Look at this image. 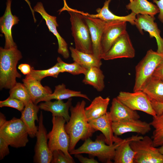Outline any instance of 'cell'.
Masks as SVG:
<instances>
[{
  "mask_svg": "<svg viewBox=\"0 0 163 163\" xmlns=\"http://www.w3.org/2000/svg\"><path fill=\"white\" fill-rule=\"evenodd\" d=\"M86 102H78L75 106H72L69 121L65 125V129L70 139L69 153L75 149L80 140L85 141L96 131L88 121L85 112Z\"/></svg>",
  "mask_w": 163,
  "mask_h": 163,
  "instance_id": "1",
  "label": "cell"
},
{
  "mask_svg": "<svg viewBox=\"0 0 163 163\" xmlns=\"http://www.w3.org/2000/svg\"><path fill=\"white\" fill-rule=\"evenodd\" d=\"M22 57L17 47L5 49L0 48V88L10 89L17 82V78L21 75L16 67L18 61Z\"/></svg>",
  "mask_w": 163,
  "mask_h": 163,
  "instance_id": "2",
  "label": "cell"
},
{
  "mask_svg": "<svg viewBox=\"0 0 163 163\" xmlns=\"http://www.w3.org/2000/svg\"><path fill=\"white\" fill-rule=\"evenodd\" d=\"M64 5L59 11H67L70 15L72 34L73 37L75 48L88 53L93 54L92 43L89 27L83 17L77 10L69 7L66 0Z\"/></svg>",
  "mask_w": 163,
  "mask_h": 163,
  "instance_id": "3",
  "label": "cell"
},
{
  "mask_svg": "<svg viewBox=\"0 0 163 163\" xmlns=\"http://www.w3.org/2000/svg\"><path fill=\"white\" fill-rule=\"evenodd\" d=\"M125 140L122 139L109 145L106 143L103 135L101 134L97 136L95 141H93L90 138L87 139L81 146L72 151L69 153L70 155L88 154L97 157L99 160L102 162L112 163L116 149Z\"/></svg>",
  "mask_w": 163,
  "mask_h": 163,
  "instance_id": "4",
  "label": "cell"
},
{
  "mask_svg": "<svg viewBox=\"0 0 163 163\" xmlns=\"http://www.w3.org/2000/svg\"><path fill=\"white\" fill-rule=\"evenodd\" d=\"M163 60V54L152 50H148L145 56L136 66L133 92L142 91L148 79L158 65Z\"/></svg>",
  "mask_w": 163,
  "mask_h": 163,
  "instance_id": "5",
  "label": "cell"
},
{
  "mask_svg": "<svg viewBox=\"0 0 163 163\" xmlns=\"http://www.w3.org/2000/svg\"><path fill=\"white\" fill-rule=\"evenodd\" d=\"M28 135L26 127L20 118L13 117L0 127V136L14 148L25 146L29 141Z\"/></svg>",
  "mask_w": 163,
  "mask_h": 163,
  "instance_id": "6",
  "label": "cell"
},
{
  "mask_svg": "<svg viewBox=\"0 0 163 163\" xmlns=\"http://www.w3.org/2000/svg\"><path fill=\"white\" fill-rule=\"evenodd\" d=\"M130 145L136 152L135 163H163V155L153 145L152 139L148 136L132 140Z\"/></svg>",
  "mask_w": 163,
  "mask_h": 163,
  "instance_id": "7",
  "label": "cell"
},
{
  "mask_svg": "<svg viewBox=\"0 0 163 163\" xmlns=\"http://www.w3.org/2000/svg\"><path fill=\"white\" fill-rule=\"evenodd\" d=\"M52 121V129L47 134L49 149L52 152L60 150L68 158L72 159L69 151L70 139L65 129L66 120L62 117L53 116Z\"/></svg>",
  "mask_w": 163,
  "mask_h": 163,
  "instance_id": "8",
  "label": "cell"
},
{
  "mask_svg": "<svg viewBox=\"0 0 163 163\" xmlns=\"http://www.w3.org/2000/svg\"><path fill=\"white\" fill-rule=\"evenodd\" d=\"M117 98L133 110L143 111L153 117L157 116L152 107L150 98L142 91L133 93L120 91Z\"/></svg>",
  "mask_w": 163,
  "mask_h": 163,
  "instance_id": "9",
  "label": "cell"
},
{
  "mask_svg": "<svg viewBox=\"0 0 163 163\" xmlns=\"http://www.w3.org/2000/svg\"><path fill=\"white\" fill-rule=\"evenodd\" d=\"M135 55V51L127 31L119 36L109 50L100 58L105 60L120 58H132Z\"/></svg>",
  "mask_w": 163,
  "mask_h": 163,
  "instance_id": "10",
  "label": "cell"
},
{
  "mask_svg": "<svg viewBox=\"0 0 163 163\" xmlns=\"http://www.w3.org/2000/svg\"><path fill=\"white\" fill-rule=\"evenodd\" d=\"M38 122L34 162L36 163H50L52 158V152L48 146L47 133L43 123V116L42 111L40 113Z\"/></svg>",
  "mask_w": 163,
  "mask_h": 163,
  "instance_id": "11",
  "label": "cell"
},
{
  "mask_svg": "<svg viewBox=\"0 0 163 163\" xmlns=\"http://www.w3.org/2000/svg\"><path fill=\"white\" fill-rule=\"evenodd\" d=\"M34 11L39 13L45 21L49 30L56 37L58 42V53L65 59L69 56L68 44L65 40L61 37L57 29L58 24L57 22L56 17L49 14L45 11L43 3L38 2L34 8Z\"/></svg>",
  "mask_w": 163,
  "mask_h": 163,
  "instance_id": "12",
  "label": "cell"
},
{
  "mask_svg": "<svg viewBox=\"0 0 163 163\" xmlns=\"http://www.w3.org/2000/svg\"><path fill=\"white\" fill-rule=\"evenodd\" d=\"M155 20L154 16L138 14L135 20V25L142 34L144 30L149 33L151 37L155 38L158 47L157 51L163 54V38L160 36V31L155 22Z\"/></svg>",
  "mask_w": 163,
  "mask_h": 163,
  "instance_id": "13",
  "label": "cell"
},
{
  "mask_svg": "<svg viewBox=\"0 0 163 163\" xmlns=\"http://www.w3.org/2000/svg\"><path fill=\"white\" fill-rule=\"evenodd\" d=\"M126 21H114L108 22L101 37V56L109 50L119 36L126 31Z\"/></svg>",
  "mask_w": 163,
  "mask_h": 163,
  "instance_id": "14",
  "label": "cell"
},
{
  "mask_svg": "<svg viewBox=\"0 0 163 163\" xmlns=\"http://www.w3.org/2000/svg\"><path fill=\"white\" fill-rule=\"evenodd\" d=\"M82 15L89 28L92 43L93 54L100 59L101 37L108 22L98 18Z\"/></svg>",
  "mask_w": 163,
  "mask_h": 163,
  "instance_id": "15",
  "label": "cell"
},
{
  "mask_svg": "<svg viewBox=\"0 0 163 163\" xmlns=\"http://www.w3.org/2000/svg\"><path fill=\"white\" fill-rule=\"evenodd\" d=\"M11 2L12 0H7L4 14L0 18V30L5 37V43L4 48L5 49L17 47L12 38L11 29L14 25L18 23L19 20L18 17L12 14Z\"/></svg>",
  "mask_w": 163,
  "mask_h": 163,
  "instance_id": "16",
  "label": "cell"
},
{
  "mask_svg": "<svg viewBox=\"0 0 163 163\" xmlns=\"http://www.w3.org/2000/svg\"><path fill=\"white\" fill-rule=\"evenodd\" d=\"M112 128L113 133L116 136L129 132L136 133L144 135L151 129L150 123L139 119L113 122Z\"/></svg>",
  "mask_w": 163,
  "mask_h": 163,
  "instance_id": "17",
  "label": "cell"
},
{
  "mask_svg": "<svg viewBox=\"0 0 163 163\" xmlns=\"http://www.w3.org/2000/svg\"><path fill=\"white\" fill-rule=\"evenodd\" d=\"M113 121L109 112L100 117L89 122L96 131H100L104 136L106 143L109 145L122 139L114 135L112 128Z\"/></svg>",
  "mask_w": 163,
  "mask_h": 163,
  "instance_id": "18",
  "label": "cell"
},
{
  "mask_svg": "<svg viewBox=\"0 0 163 163\" xmlns=\"http://www.w3.org/2000/svg\"><path fill=\"white\" fill-rule=\"evenodd\" d=\"M112 0H106L103 7L97 8L96 11L97 13L91 14L87 13L78 10L82 14L93 18H98L106 21H121L128 22L132 25H135V20L136 15L133 12L125 16H119L114 14L110 10L109 5Z\"/></svg>",
  "mask_w": 163,
  "mask_h": 163,
  "instance_id": "19",
  "label": "cell"
},
{
  "mask_svg": "<svg viewBox=\"0 0 163 163\" xmlns=\"http://www.w3.org/2000/svg\"><path fill=\"white\" fill-rule=\"evenodd\" d=\"M39 109V106L30 100L21 112L20 119L25 125L29 136L31 138L36 136L38 131V126L36 125L35 122L39 120L37 114Z\"/></svg>",
  "mask_w": 163,
  "mask_h": 163,
  "instance_id": "20",
  "label": "cell"
},
{
  "mask_svg": "<svg viewBox=\"0 0 163 163\" xmlns=\"http://www.w3.org/2000/svg\"><path fill=\"white\" fill-rule=\"evenodd\" d=\"M72 100L71 98L66 102L59 100L53 102L46 101L40 103L38 106L41 110L51 112L53 117H63L67 122L70 118L69 110L72 106Z\"/></svg>",
  "mask_w": 163,
  "mask_h": 163,
  "instance_id": "21",
  "label": "cell"
},
{
  "mask_svg": "<svg viewBox=\"0 0 163 163\" xmlns=\"http://www.w3.org/2000/svg\"><path fill=\"white\" fill-rule=\"evenodd\" d=\"M27 88L32 101L37 104L40 100L52 93L51 88L47 86H43L40 82L35 79L29 75H27L22 80Z\"/></svg>",
  "mask_w": 163,
  "mask_h": 163,
  "instance_id": "22",
  "label": "cell"
},
{
  "mask_svg": "<svg viewBox=\"0 0 163 163\" xmlns=\"http://www.w3.org/2000/svg\"><path fill=\"white\" fill-rule=\"evenodd\" d=\"M109 112L113 122L127 120H138L140 117L136 111L130 109L117 97L113 99Z\"/></svg>",
  "mask_w": 163,
  "mask_h": 163,
  "instance_id": "23",
  "label": "cell"
},
{
  "mask_svg": "<svg viewBox=\"0 0 163 163\" xmlns=\"http://www.w3.org/2000/svg\"><path fill=\"white\" fill-rule=\"evenodd\" d=\"M142 136L133 135L125 139V141L116 149L113 159L114 163H134L135 156L136 152L131 148V142L133 140L142 139Z\"/></svg>",
  "mask_w": 163,
  "mask_h": 163,
  "instance_id": "24",
  "label": "cell"
},
{
  "mask_svg": "<svg viewBox=\"0 0 163 163\" xmlns=\"http://www.w3.org/2000/svg\"><path fill=\"white\" fill-rule=\"evenodd\" d=\"M110 98L101 96L95 97L90 105L85 108V112L88 122L98 118L107 112Z\"/></svg>",
  "mask_w": 163,
  "mask_h": 163,
  "instance_id": "25",
  "label": "cell"
},
{
  "mask_svg": "<svg viewBox=\"0 0 163 163\" xmlns=\"http://www.w3.org/2000/svg\"><path fill=\"white\" fill-rule=\"evenodd\" d=\"M150 100L163 103V81L152 75L146 81L142 90Z\"/></svg>",
  "mask_w": 163,
  "mask_h": 163,
  "instance_id": "26",
  "label": "cell"
},
{
  "mask_svg": "<svg viewBox=\"0 0 163 163\" xmlns=\"http://www.w3.org/2000/svg\"><path fill=\"white\" fill-rule=\"evenodd\" d=\"M69 50L74 61L87 69L93 67L100 68L102 65L101 59L93 54L79 51L72 46L70 47Z\"/></svg>",
  "mask_w": 163,
  "mask_h": 163,
  "instance_id": "27",
  "label": "cell"
},
{
  "mask_svg": "<svg viewBox=\"0 0 163 163\" xmlns=\"http://www.w3.org/2000/svg\"><path fill=\"white\" fill-rule=\"evenodd\" d=\"M74 97H82L90 101V98L86 95L83 94L80 91L66 88L65 85L62 84L56 86L54 92L41 99L39 102L51 101L52 99L62 100L69 99Z\"/></svg>",
  "mask_w": 163,
  "mask_h": 163,
  "instance_id": "28",
  "label": "cell"
},
{
  "mask_svg": "<svg viewBox=\"0 0 163 163\" xmlns=\"http://www.w3.org/2000/svg\"><path fill=\"white\" fill-rule=\"evenodd\" d=\"M82 82L92 86L98 91H102L105 87L104 75L100 68L93 67L87 69Z\"/></svg>",
  "mask_w": 163,
  "mask_h": 163,
  "instance_id": "29",
  "label": "cell"
},
{
  "mask_svg": "<svg viewBox=\"0 0 163 163\" xmlns=\"http://www.w3.org/2000/svg\"><path fill=\"white\" fill-rule=\"evenodd\" d=\"M126 8L136 15L147 14L154 16L159 13L157 6L147 0H133L126 5Z\"/></svg>",
  "mask_w": 163,
  "mask_h": 163,
  "instance_id": "30",
  "label": "cell"
},
{
  "mask_svg": "<svg viewBox=\"0 0 163 163\" xmlns=\"http://www.w3.org/2000/svg\"><path fill=\"white\" fill-rule=\"evenodd\" d=\"M150 124L154 128L152 139L153 146H161L163 144V112L160 115L153 117Z\"/></svg>",
  "mask_w": 163,
  "mask_h": 163,
  "instance_id": "31",
  "label": "cell"
},
{
  "mask_svg": "<svg viewBox=\"0 0 163 163\" xmlns=\"http://www.w3.org/2000/svg\"><path fill=\"white\" fill-rule=\"evenodd\" d=\"M60 73H62L60 66L57 62L53 66L45 70H36L33 67H31V72L28 75L41 82L43 78L47 76L57 78Z\"/></svg>",
  "mask_w": 163,
  "mask_h": 163,
  "instance_id": "32",
  "label": "cell"
},
{
  "mask_svg": "<svg viewBox=\"0 0 163 163\" xmlns=\"http://www.w3.org/2000/svg\"><path fill=\"white\" fill-rule=\"evenodd\" d=\"M9 93L10 96L23 102L25 106L31 100L29 92L23 83L17 82L10 89Z\"/></svg>",
  "mask_w": 163,
  "mask_h": 163,
  "instance_id": "33",
  "label": "cell"
},
{
  "mask_svg": "<svg viewBox=\"0 0 163 163\" xmlns=\"http://www.w3.org/2000/svg\"><path fill=\"white\" fill-rule=\"evenodd\" d=\"M57 61L59 64L62 73L67 72L75 75H85L87 71V69L75 62L71 63H66L59 57L57 58Z\"/></svg>",
  "mask_w": 163,
  "mask_h": 163,
  "instance_id": "34",
  "label": "cell"
},
{
  "mask_svg": "<svg viewBox=\"0 0 163 163\" xmlns=\"http://www.w3.org/2000/svg\"><path fill=\"white\" fill-rule=\"evenodd\" d=\"M5 107L13 108L21 112L25 107V105L20 100L9 96L5 100L0 101V107Z\"/></svg>",
  "mask_w": 163,
  "mask_h": 163,
  "instance_id": "35",
  "label": "cell"
},
{
  "mask_svg": "<svg viewBox=\"0 0 163 163\" xmlns=\"http://www.w3.org/2000/svg\"><path fill=\"white\" fill-rule=\"evenodd\" d=\"M52 163H74L73 158H68L65 153L60 150H56L52 152Z\"/></svg>",
  "mask_w": 163,
  "mask_h": 163,
  "instance_id": "36",
  "label": "cell"
},
{
  "mask_svg": "<svg viewBox=\"0 0 163 163\" xmlns=\"http://www.w3.org/2000/svg\"><path fill=\"white\" fill-rule=\"evenodd\" d=\"M9 145L5 140L0 136V160L3 159L9 153Z\"/></svg>",
  "mask_w": 163,
  "mask_h": 163,
  "instance_id": "37",
  "label": "cell"
},
{
  "mask_svg": "<svg viewBox=\"0 0 163 163\" xmlns=\"http://www.w3.org/2000/svg\"><path fill=\"white\" fill-rule=\"evenodd\" d=\"M152 107L157 116L161 115L163 112V103L150 100Z\"/></svg>",
  "mask_w": 163,
  "mask_h": 163,
  "instance_id": "38",
  "label": "cell"
},
{
  "mask_svg": "<svg viewBox=\"0 0 163 163\" xmlns=\"http://www.w3.org/2000/svg\"><path fill=\"white\" fill-rule=\"evenodd\" d=\"M152 75L163 81V60L157 66Z\"/></svg>",
  "mask_w": 163,
  "mask_h": 163,
  "instance_id": "39",
  "label": "cell"
},
{
  "mask_svg": "<svg viewBox=\"0 0 163 163\" xmlns=\"http://www.w3.org/2000/svg\"><path fill=\"white\" fill-rule=\"evenodd\" d=\"M75 157L82 163H98V162L93 158H88L82 156L81 154H75Z\"/></svg>",
  "mask_w": 163,
  "mask_h": 163,
  "instance_id": "40",
  "label": "cell"
},
{
  "mask_svg": "<svg viewBox=\"0 0 163 163\" xmlns=\"http://www.w3.org/2000/svg\"><path fill=\"white\" fill-rule=\"evenodd\" d=\"M152 0L153 2L156 4L159 10L158 18L163 23V0Z\"/></svg>",
  "mask_w": 163,
  "mask_h": 163,
  "instance_id": "41",
  "label": "cell"
},
{
  "mask_svg": "<svg viewBox=\"0 0 163 163\" xmlns=\"http://www.w3.org/2000/svg\"><path fill=\"white\" fill-rule=\"evenodd\" d=\"M31 67L27 64H21L19 65L18 68L24 75L29 74L31 72Z\"/></svg>",
  "mask_w": 163,
  "mask_h": 163,
  "instance_id": "42",
  "label": "cell"
},
{
  "mask_svg": "<svg viewBox=\"0 0 163 163\" xmlns=\"http://www.w3.org/2000/svg\"><path fill=\"white\" fill-rule=\"evenodd\" d=\"M6 117L2 113H0V127L2 126L7 121Z\"/></svg>",
  "mask_w": 163,
  "mask_h": 163,
  "instance_id": "43",
  "label": "cell"
},
{
  "mask_svg": "<svg viewBox=\"0 0 163 163\" xmlns=\"http://www.w3.org/2000/svg\"><path fill=\"white\" fill-rule=\"evenodd\" d=\"M159 152L163 155V144L161 145V146L158 148Z\"/></svg>",
  "mask_w": 163,
  "mask_h": 163,
  "instance_id": "44",
  "label": "cell"
},
{
  "mask_svg": "<svg viewBox=\"0 0 163 163\" xmlns=\"http://www.w3.org/2000/svg\"><path fill=\"white\" fill-rule=\"evenodd\" d=\"M133 0H129L130 2H132V1H133Z\"/></svg>",
  "mask_w": 163,
  "mask_h": 163,
  "instance_id": "45",
  "label": "cell"
}]
</instances>
